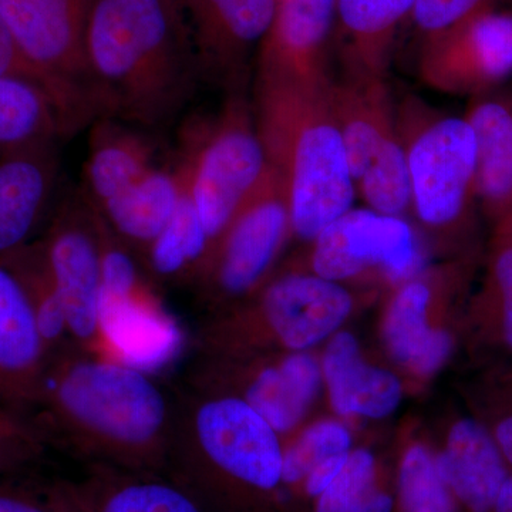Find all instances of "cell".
I'll return each mask as SVG.
<instances>
[{"mask_svg":"<svg viewBox=\"0 0 512 512\" xmlns=\"http://www.w3.org/2000/svg\"><path fill=\"white\" fill-rule=\"evenodd\" d=\"M175 414L153 373L70 343L50 356L26 423L90 466L167 474Z\"/></svg>","mask_w":512,"mask_h":512,"instance_id":"cell-1","label":"cell"},{"mask_svg":"<svg viewBox=\"0 0 512 512\" xmlns=\"http://www.w3.org/2000/svg\"><path fill=\"white\" fill-rule=\"evenodd\" d=\"M87 62L100 117L133 127L170 123L201 79L180 0H92Z\"/></svg>","mask_w":512,"mask_h":512,"instance_id":"cell-2","label":"cell"},{"mask_svg":"<svg viewBox=\"0 0 512 512\" xmlns=\"http://www.w3.org/2000/svg\"><path fill=\"white\" fill-rule=\"evenodd\" d=\"M282 467L279 434L241 397L198 390L177 400L167 476L205 510L274 512Z\"/></svg>","mask_w":512,"mask_h":512,"instance_id":"cell-3","label":"cell"},{"mask_svg":"<svg viewBox=\"0 0 512 512\" xmlns=\"http://www.w3.org/2000/svg\"><path fill=\"white\" fill-rule=\"evenodd\" d=\"M325 92L261 80L255 86L256 128L269 165L285 185L292 234L305 241L349 211L356 195Z\"/></svg>","mask_w":512,"mask_h":512,"instance_id":"cell-4","label":"cell"},{"mask_svg":"<svg viewBox=\"0 0 512 512\" xmlns=\"http://www.w3.org/2000/svg\"><path fill=\"white\" fill-rule=\"evenodd\" d=\"M397 123L414 214L437 231L463 227L478 202L473 128L412 94L397 101Z\"/></svg>","mask_w":512,"mask_h":512,"instance_id":"cell-5","label":"cell"},{"mask_svg":"<svg viewBox=\"0 0 512 512\" xmlns=\"http://www.w3.org/2000/svg\"><path fill=\"white\" fill-rule=\"evenodd\" d=\"M326 100L338 123L356 194L369 208L403 217L412 210L397 103L386 77L342 74Z\"/></svg>","mask_w":512,"mask_h":512,"instance_id":"cell-6","label":"cell"},{"mask_svg":"<svg viewBox=\"0 0 512 512\" xmlns=\"http://www.w3.org/2000/svg\"><path fill=\"white\" fill-rule=\"evenodd\" d=\"M92 0H0V12L25 62L77 130L100 119L87 62Z\"/></svg>","mask_w":512,"mask_h":512,"instance_id":"cell-7","label":"cell"},{"mask_svg":"<svg viewBox=\"0 0 512 512\" xmlns=\"http://www.w3.org/2000/svg\"><path fill=\"white\" fill-rule=\"evenodd\" d=\"M181 165L211 252L268 173L254 107L245 94H229L220 116L198 133L190 158Z\"/></svg>","mask_w":512,"mask_h":512,"instance_id":"cell-8","label":"cell"},{"mask_svg":"<svg viewBox=\"0 0 512 512\" xmlns=\"http://www.w3.org/2000/svg\"><path fill=\"white\" fill-rule=\"evenodd\" d=\"M292 232L288 194L269 165L262 183L239 208L197 278L210 298L247 295L264 281Z\"/></svg>","mask_w":512,"mask_h":512,"instance_id":"cell-9","label":"cell"},{"mask_svg":"<svg viewBox=\"0 0 512 512\" xmlns=\"http://www.w3.org/2000/svg\"><path fill=\"white\" fill-rule=\"evenodd\" d=\"M39 244L62 301L70 339L77 348L101 355L100 242L89 201L66 202Z\"/></svg>","mask_w":512,"mask_h":512,"instance_id":"cell-10","label":"cell"},{"mask_svg":"<svg viewBox=\"0 0 512 512\" xmlns=\"http://www.w3.org/2000/svg\"><path fill=\"white\" fill-rule=\"evenodd\" d=\"M512 74V13L485 10L423 39L421 82L453 96L493 92Z\"/></svg>","mask_w":512,"mask_h":512,"instance_id":"cell-11","label":"cell"},{"mask_svg":"<svg viewBox=\"0 0 512 512\" xmlns=\"http://www.w3.org/2000/svg\"><path fill=\"white\" fill-rule=\"evenodd\" d=\"M312 242V274L339 284L372 269L403 281L420 265L419 242L409 222L372 208H350Z\"/></svg>","mask_w":512,"mask_h":512,"instance_id":"cell-12","label":"cell"},{"mask_svg":"<svg viewBox=\"0 0 512 512\" xmlns=\"http://www.w3.org/2000/svg\"><path fill=\"white\" fill-rule=\"evenodd\" d=\"M202 80L245 94L279 0H180Z\"/></svg>","mask_w":512,"mask_h":512,"instance_id":"cell-13","label":"cell"},{"mask_svg":"<svg viewBox=\"0 0 512 512\" xmlns=\"http://www.w3.org/2000/svg\"><path fill=\"white\" fill-rule=\"evenodd\" d=\"M335 0H279L256 56V80L325 92L330 80Z\"/></svg>","mask_w":512,"mask_h":512,"instance_id":"cell-14","label":"cell"},{"mask_svg":"<svg viewBox=\"0 0 512 512\" xmlns=\"http://www.w3.org/2000/svg\"><path fill=\"white\" fill-rule=\"evenodd\" d=\"M352 308V295L339 282L289 274L266 286L254 311L245 316L254 318L272 342L301 352L335 332Z\"/></svg>","mask_w":512,"mask_h":512,"instance_id":"cell-15","label":"cell"},{"mask_svg":"<svg viewBox=\"0 0 512 512\" xmlns=\"http://www.w3.org/2000/svg\"><path fill=\"white\" fill-rule=\"evenodd\" d=\"M49 360L28 293L0 262V404L25 423L39 400Z\"/></svg>","mask_w":512,"mask_h":512,"instance_id":"cell-16","label":"cell"},{"mask_svg":"<svg viewBox=\"0 0 512 512\" xmlns=\"http://www.w3.org/2000/svg\"><path fill=\"white\" fill-rule=\"evenodd\" d=\"M101 355L153 373L181 349V330L150 286L123 296L101 295Z\"/></svg>","mask_w":512,"mask_h":512,"instance_id":"cell-17","label":"cell"},{"mask_svg":"<svg viewBox=\"0 0 512 512\" xmlns=\"http://www.w3.org/2000/svg\"><path fill=\"white\" fill-rule=\"evenodd\" d=\"M57 141L33 144L0 158V258L30 244L53 191Z\"/></svg>","mask_w":512,"mask_h":512,"instance_id":"cell-18","label":"cell"},{"mask_svg":"<svg viewBox=\"0 0 512 512\" xmlns=\"http://www.w3.org/2000/svg\"><path fill=\"white\" fill-rule=\"evenodd\" d=\"M416 0H335L333 43L343 73L386 77L394 43Z\"/></svg>","mask_w":512,"mask_h":512,"instance_id":"cell-19","label":"cell"},{"mask_svg":"<svg viewBox=\"0 0 512 512\" xmlns=\"http://www.w3.org/2000/svg\"><path fill=\"white\" fill-rule=\"evenodd\" d=\"M437 467L457 504L468 512H493L507 480L508 463L490 431L480 421H457Z\"/></svg>","mask_w":512,"mask_h":512,"instance_id":"cell-20","label":"cell"},{"mask_svg":"<svg viewBox=\"0 0 512 512\" xmlns=\"http://www.w3.org/2000/svg\"><path fill=\"white\" fill-rule=\"evenodd\" d=\"M464 119L477 144L478 202L495 222L512 215V93L471 97Z\"/></svg>","mask_w":512,"mask_h":512,"instance_id":"cell-21","label":"cell"},{"mask_svg":"<svg viewBox=\"0 0 512 512\" xmlns=\"http://www.w3.org/2000/svg\"><path fill=\"white\" fill-rule=\"evenodd\" d=\"M185 174L153 167L136 183L96 208L121 242L141 255L167 227L183 198Z\"/></svg>","mask_w":512,"mask_h":512,"instance_id":"cell-22","label":"cell"},{"mask_svg":"<svg viewBox=\"0 0 512 512\" xmlns=\"http://www.w3.org/2000/svg\"><path fill=\"white\" fill-rule=\"evenodd\" d=\"M90 467L89 477L76 483L82 512H207L167 474Z\"/></svg>","mask_w":512,"mask_h":512,"instance_id":"cell-23","label":"cell"},{"mask_svg":"<svg viewBox=\"0 0 512 512\" xmlns=\"http://www.w3.org/2000/svg\"><path fill=\"white\" fill-rule=\"evenodd\" d=\"M323 373L336 412L382 419L399 406L402 386L387 370L367 365L350 333H338L326 349Z\"/></svg>","mask_w":512,"mask_h":512,"instance_id":"cell-24","label":"cell"},{"mask_svg":"<svg viewBox=\"0 0 512 512\" xmlns=\"http://www.w3.org/2000/svg\"><path fill=\"white\" fill-rule=\"evenodd\" d=\"M433 286L426 279H410L397 291L387 311L384 336L397 362L420 376L437 372L453 350L446 330L427 323Z\"/></svg>","mask_w":512,"mask_h":512,"instance_id":"cell-25","label":"cell"},{"mask_svg":"<svg viewBox=\"0 0 512 512\" xmlns=\"http://www.w3.org/2000/svg\"><path fill=\"white\" fill-rule=\"evenodd\" d=\"M131 127L111 117L94 120L84 168L87 201L93 207L116 197L154 167L153 148Z\"/></svg>","mask_w":512,"mask_h":512,"instance_id":"cell-26","label":"cell"},{"mask_svg":"<svg viewBox=\"0 0 512 512\" xmlns=\"http://www.w3.org/2000/svg\"><path fill=\"white\" fill-rule=\"evenodd\" d=\"M320 386L315 359L293 353L266 365L251 376L241 397L278 434L289 433L301 423Z\"/></svg>","mask_w":512,"mask_h":512,"instance_id":"cell-27","label":"cell"},{"mask_svg":"<svg viewBox=\"0 0 512 512\" xmlns=\"http://www.w3.org/2000/svg\"><path fill=\"white\" fill-rule=\"evenodd\" d=\"M55 100L36 84L0 77V158L73 133Z\"/></svg>","mask_w":512,"mask_h":512,"instance_id":"cell-28","label":"cell"},{"mask_svg":"<svg viewBox=\"0 0 512 512\" xmlns=\"http://www.w3.org/2000/svg\"><path fill=\"white\" fill-rule=\"evenodd\" d=\"M208 254L210 241L185 180L183 198L167 227L144 251V264L154 278L181 281L197 276Z\"/></svg>","mask_w":512,"mask_h":512,"instance_id":"cell-29","label":"cell"},{"mask_svg":"<svg viewBox=\"0 0 512 512\" xmlns=\"http://www.w3.org/2000/svg\"><path fill=\"white\" fill-rule=\"evenodd\" d=\"M0 262L18 276L20 284L28 293L49 355H55L73 343L62 301L47 268L39 241L30 242L18 251L2 256Z\"/></svg>","mask_w":512,"mask_h":512,"instance_id":"cell-30","label":"cell"},{"mask_svg":"<svg viewBox=\"0 0 512 512\" xmlns=\"http://www.w3.org/2000/svg\"><path fill=\"white\" fill-rule=\"evenodd\" d=\"M394 500L380 487L375 456L350 451L345 466L315 500V512H393Z\"/></svg>","mask_w":512,"mask_h":512,"instance_id":"cell-31","label":"cell"},{"mask_svg":"<svg viewBox=\"0 0 512 512\" xmlns=\"http://www.w3.org/2000/svg\"><path fill=\"white\" fill-rule=\"evenodd\" d=\"M397 512H458L457 501L426 447L404 453L397 471Z\"/></svg>","mask_w":512,"mask_h":512,"instance_id":"cell-32","label":"cell"},{"mask_svg":"<svg viewBox=\"0 0 512 512\" xmlns=\"http://www.w3.org/2000/svg\"><path fill=\"white\" fill-rule=\"evenodd\" d=\"M349 431L336 421L313 424L302 436L284 448L282 487L298 493L313 471L336 457L350 453Z\"/></svg>","mask_w":512,"mask_h":512,"instance_id":"cell-33","label":"cell"},{"mask_svg":"<svg viewBox=\"0 0 512 512\" xmlns=\"http://www.w3.org/2000/svg\"><path fill=\"white\" fill-rule=\"evenodd\" d=\"M20 473L0 476V512H82L76 483H47Z\"/></svg>","mask_w":512,"mask_h":512,"instance_id":"cell-34","label":"cell"},{"mask_svg":"<svg viewBox=\"0 0 512 512\" xmlns=\"http://www.w3.org/2000/svg\"><path fill=\"white\" fill-rule=\"evenodd\" d=\"M485 302L497 319L501 340L512 352V215L497 222Z\"/></svg>","mask_w":512,"mask_h":512,"instance_id":"cell-35","label":"cell"},{"mask_svg":"<svg viewBox=\"0 0 512 512\" xmlns=\"http://www.w3.org/2000/svg\"><path fill=\"white\" fill-rule=\"evenodd\" d=\"M495 3L497 0H416L410 18L426 39L494 9Z\"/></svg>","mask_w":512,"mask_h":512,"instance_id":"cell-36","label":"cell"},{"mask_svg":"<svg viewBox=\"0 0 512 512\" xmlns=\"http://www.w3.org/2000/svg\"><path fill=\"white\" fill-rule=\"evenodd\" d=\"M43 447L33 431H0V476L25 470L42 456Z\"/></svg>","mask_w":512,"mask_h":512,"instance_id":"cell-37","label":"cell"},{"mask_svg":"<svg viewBox=\"0 0 512 512\" xmlns=\"http://www.w3.org/2000/svg\"><path fill=\"white\" fill-rule=\"evenodd\" d=\"M0 77L26 80V82L36 84V86H39L40 89L45 90L49 94L42 79L33 72L32 67L20 55L18 47L13 42L12 35H10L8 26H6L5 19H3L2 12H0Z\"/></svg>","mask_w":512,"mask_h":512,"instance_id":"cell-38","label":"cell"},{"mask_svg":"<svg viewBox=\"0 0 512 512\" xmlns=\"http://www.w3.org/2000/svg\"><path fill=\"white\" fill-rule=\"evenodd\" d=\"M500 447L501 453L512 466V404L507 407L503 416L495 420L493 430H488Z\"/></svg>","mask_w":512,"mask_h":512,"instance_id":"cell-39","label":"cell"},{"mask_svg":"<svg viewBox=\"0 0 512 512\" xmlns=\"http://www.w3.org/2000/svg\"><path fill=\"white\" fill-rule=\"evenodd\" d=\"M33 431L25 421L20 420L15 414L8 412L0 404V431ZM35 433V431H33Z\"/></svg>","mask_w":512,"mask_h":512,"instance_id":"cell-40","label":"cell"},{"mask_svg":"<svg viewBox=\"0 0 512 512\" xmlns=\"http://www.w3.org/2000/svg\"><path fill=\"white\" fill-rule=\"evenodd\" d=\"M493 512H512V474L507 477L501 487Z\"/></svg>","mask_w":512,"mask_h":512,"instance_id":"cell-41","label":"cell"}]
</instances>
